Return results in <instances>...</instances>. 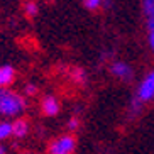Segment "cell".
I'll use <instances>...</instances> for the list:
<instances>
[{
  "label": "cell",
  "instance_id": "cell-1",
  "mask_svg": "<svg viewBox=\"0 0 154 154\" xmlns=\"http://www.w3.org/2000/svg\"><path fill=\"white\" fill-rule=\"evenodd\" d=\"M26 109V100L15 91L0 88V115L4 117H19Z\"/></svg>",
  "mask_w": 154,
  "mask_h": 154
},
{
  "label": "cell",
  "instance_id": "cell-2",
  "mask_svg": "<svg viewBox=\"0 0 154 154\" xmlns=\"http://www.w3.org/2000/svg\"><path fill=\"white\" fill-rule=\"evenodd\" d=\"M75 149H76V137L73 134L56 137L48 147L49 154H75Z\"/></svg>",
  "mask_w": 154,
  "mask_h": 154
},
{
  "label": "cell",
  "instance_id": "cell-3",
  "mask_svg": "<svg viewBox=\"0 0 154 154\" xmlns=\"http://www.w3.org/2000/svg\"><path fill=\"white\" fill-rule=\"evenodd\" d=\"M152 97H154V69L147 73L144 76V80L140 82V85L137 86V90H136V97L134 98H137L140 103H146V102L152 100Z\"/></svg>",
  "mask_w": 154,
  "mask_h": 154
},
{
  "label": "cell",
  "instance_id": "cell-4",
  "mask_svg": "<svg viewBox=\"0 0 154 154\" xmlns=\"http://www.w3.org/2000/svg\"><path fill=\"white\" fill-rule=\"evenodd\" d=\"M110 73L119 80H132V76H134L131 64L124 63V61H115L110 64Z\"/></svg>",
  "mask_w": 154,
  "mask_h": 154
},
{
  "label": "cell",
  "instance_id": "cell-5",
  "mask_svg": "<svg viewBox=\"0 0 154 154\" xmlns=\"http://www.w3.org/2000/svg\"><path fill=\"white\" fill-rule=\"evenodd\" d=\"M59 109H61V105H59L58 98L54 95H46L41 102V110L44 113L46 117H54L59 113Z\"/></svg>",
  "mask_w": 154,
  "mask_h": 154
},
{
  "label": "cell",
  "instance_id": "cell-6",
  "mask_svg": "<svg viewBox=\"0 0 154 154\" xmlns=\"http://www.w3.org/2000/svg\"><path fill=\"white\" fill-rule=\"evenodd\" d=\"M15 82V69L10 64L0 66V88H7Z\"/></svg>",
  "mask_w": 154,
  "mask_h": 154
},
{
  "label": "cell",
  "instance_id": "cell-7",
  "mask_svg": "<svg viewBox=\"0 0 154 154\" xmlns=\"http://www.w3.org/2000/svg\"><path fill=\"white\" fill-rule=\"evenodd\" d=\"M29 134V122L26 119H17L15 122H12V136L22 139Z\"/></svg>",
  "mask_w": 154,
  "mask_h": 154
},
{
  "label": "cell",
  "instance_id": "cell-8",
  "mask_svg": "<svg viewBox=\"0 0 154 154\" xmlns=\"http://www.w3.org/2000/svg\"><path fill=\"white\" fill-rule=\"evenodd\" d=\"M12 136V122H0V140H5Z\"/></svg>",
  "mask_w": 154,
  "mask_h": 154
},
{
  "label": "cell",
  "instance_id": "cell-9",
  "mask_svg": "<svg viewBox=\"0 0 154 154\" xmlns=\"http://www.w3.org/2000/svg\"><path fill=\"white\" fill-rule=\"evenodd\" d=\"M37 10H39V9H37V4H36V2H32V0L26 2V5H24V12H26L27 17H36Z\"/></svg>",
  "mask_w": 154,
  "mask_h": 154
},
{
  "label": "cell",
  "instance_id": "cell-10",
  "mask_svg": "<svg viewBox=\"0 0 154 154\" xmlns=\"http://www.w3.org/2000/svg\"><path fill=\"white\" fill-rule=\"evenodd\" d=\"M103 0H83V5H85L88 10H97L102 5Z\"/></svg>",
  "mask_w": 154,
  "mask_h": 154
},
{
  "label": "cell",
  "instance_id": "cell-11",
  "mask_svg": "<svg viewBox=\"0 0 154 154\" xmlns=\"http://www.w3.org/2000/svg\"><path fill=\"white\" fill-rule=\"evenodd\" d=\"M142 10H144L146 15L154 12V0H142Z\"/></svg>",
  "mask_w": 154,
  "mask_h": 154
},
{
  "label": "cell",
  "instance_id": "cell-12",
  "mask_svg": "<svg viewBox=\"0 0 154 154\" xmlns=\"http://www.w3.org/2000/svg\"><path fill=\"white\" fill-rule=\"evenodd\" d=\"M78 127H80V119H78V117H71V119L68 120V129H69L71 132H75Z\"/></svg>",
  "mask_w": 154,
  "mask_h": 154
},
{
  "label": "cell",
  "instance_id": "cell-13",
  "mask_svg": "<svg viewBox=\"0 0 154 154\" xmlns=\"http://www.w3.org/2000/svg\"><path fill=\"white\" fill-rule=\"evenodd\" d=\"M75 80H76L80 85H83V83H85V80H86L85 71H83V69H75Z\"/></svg>",
  "mask_w": 154,
  "mask_h": 154
},
{
  "label": "cell",
  "instance_id": "cell-14",
  "mask_svg": "<svg viewBox=\"0 0 154 154\" xmlns=\"http://www.w3.org/2000/svg\"><path fill=\"white\" fill-rule=\"evenodd\" d=\"M146 26H147V31H154V12L146 15Z\"/></svg>",
  "mask_w": 154,
  "mask_h": 154
},
{
  "label": "cell",
  "instance_id": "cell-15",
  "mask_svg": "<svg viewBox=\"0 0 154 154\" xmlns=\"http://www.w3.org/2000/svg\"><path fill=\"white\" fill-rule=\"evenodd\" d=\"M147 41H149L151 51L154 53V31H149V34H147Z\"/></svg>",
  "mask_w": 154,
  "mask_h": 154
},
{
  "label": "cell",
  "instance_id": "cell-16",
  "mask_svg": "<svg viewBox=\"0 0 154 154\" xmlns=\"http://www.w3.org/2000/svg\"><path fill=\"white\" fill-rule=\"evenodd\" d=\"M36 91H37V88H36L34 85H32V83H31V85L26 86V93H27V95H34Z\"/></svg>",
  "mask_w": 154,
  "mask_h": 154
},
{
  "label": "cell",
  "instance_id": "cell-17",
  "mask_svg": "<svg viewBox=\"0 0 154 154\" xmlns=\"http://www.w3.org/2000/svg\"><path fill=\"white\" fill-rule=\"evenodd\" d=\"M0 154H7V149H5V146L0 144Z\"/></svg>",
  "mask_w": 154,
  "mask_h": 154
},
{
  "label": "cell",
  "instance_id": "cell-18",
  "mask_svg": "<svg viewBox=\"0 0 154 154\" xmlns=\"http://www.w3.org/2000/svg\"><path fill=\"white\" fill-rule=\"evenodd\" d=\"M152 100H154V97H152Z\"/></svg>",
  "mask_w": 154,
  "mask_h": 154
},
{
  "label": "cell",
  "instance_id": "cell-19",
  "mask_svg": "<svg viewBox=\"0 0 154 154\" xmlns=\"http://www.w3.org/2000/svg\"><path fill=\"white\" fill-rule=\"evenodd\" d=\"M29 154H32V152H29Z\"/></svg>",
  "mask_w": 154,
  "mask_h": 154
}]
</instances>
